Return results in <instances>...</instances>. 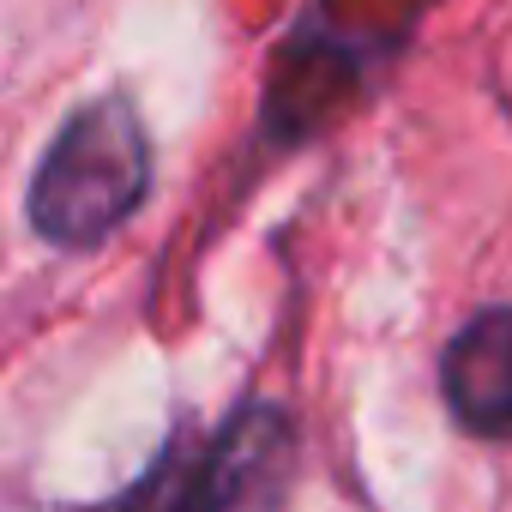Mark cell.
Instances as JSON below:
<instances>
[{
    "label": "cell",
    "instance_id": "obj_3",
    "mask_svg": "<svg viewBox=\"0 0 512 512\" xmlns=\"http://www.w3.org/2000/svg\"><path fill=\"white\" fill-rule=\"evenodd\" d=\"M446 404L470 434L512 440V308H488L452 338Z\"/></svg>",
    "mask_w": 512,
    "mask_h": 512
},
{
    "label": "cell",
    "instance_id": "obj_2",
    "mask_svg": "<svg viewBox=\"0 0 512 512\" xmlns=\"http://www.w3.org/2000/svg\"><path fill=\"white\" fill-rule=\"evenodd\" d=\"M290 482V428L278 410H247L217 440L157 464L109 512H278Z\"/></svg>",
    "mask_w": 512,
    "mask_h": 512
},
{
    "label": "cell",
    "instance_id": "obj_1",
    "mask_svg": "<svg viewBox=\"0 0 512 512\" xmlns=\"http://www.w3.org/2000/svg\"><path fill=\"white\" fill-rule=\"evenodd\" d=\"M151 145L121 97L79 109L31 181V223L55 247H91L145 199Z\"/></svg>",
    "mask_w": 512,
    "mask_h": 512
}]
</instances>
